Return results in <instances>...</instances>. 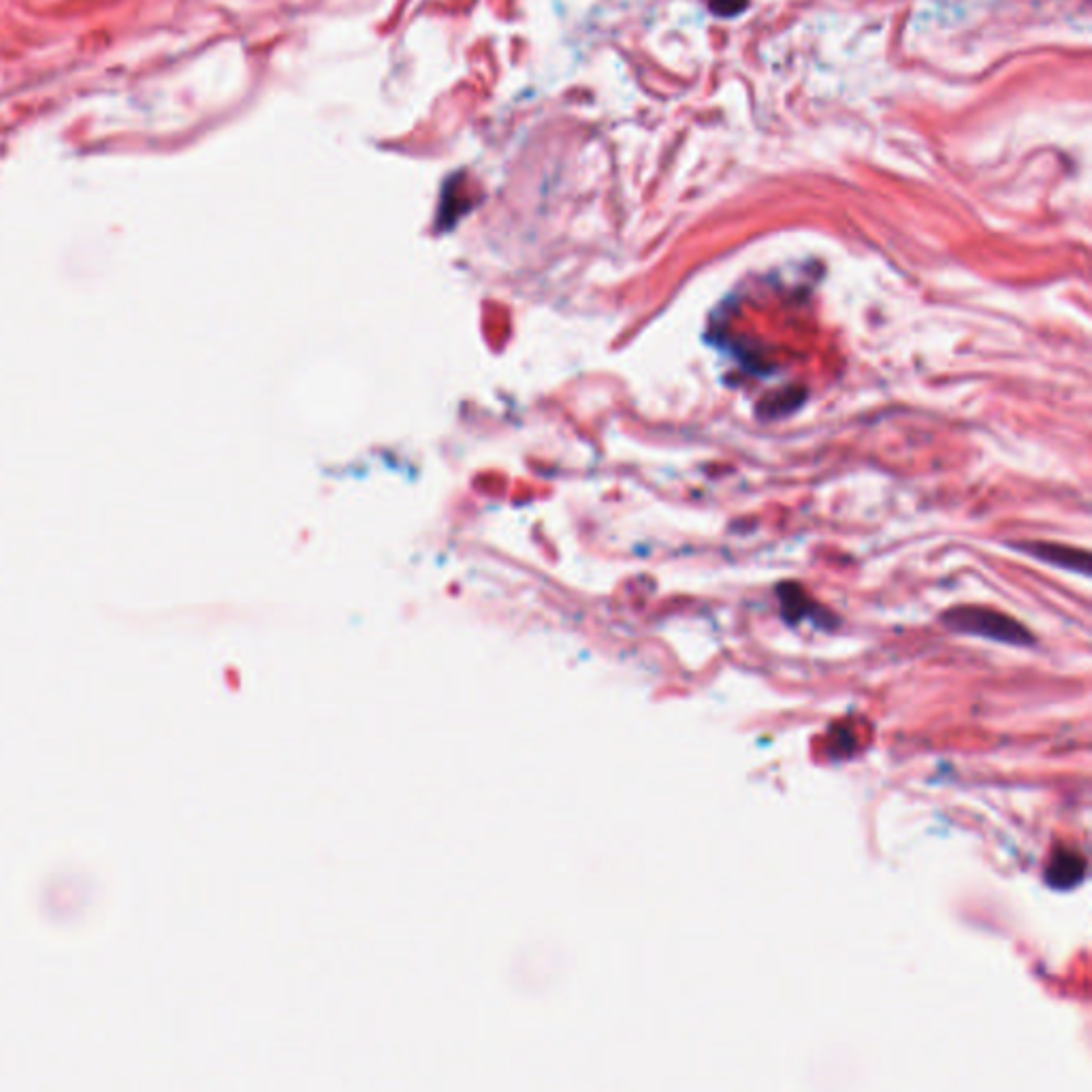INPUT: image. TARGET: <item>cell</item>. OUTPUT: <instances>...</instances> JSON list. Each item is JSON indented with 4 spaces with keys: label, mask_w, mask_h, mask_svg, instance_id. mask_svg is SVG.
Wrapping results in <instances>:
<instances>
[{
    "label": "cell",
    "mask_w": 1092,
    "mask_h": 1092,
    "mask_svg": "<svg viewBox=\"0 0 1092 1092\" xmlns=\"http://www.w3.org/2000/svg\"><path fill=\"white\" fill-rule=\"evenodd\" d=\"M1086 875V860L1078 852H1056L1047 867L1045 879L1056 890H1069L1078 886Z\"/></svg>",
    "instance_id": "cell-4"
},
{
    "label": "cell",
    "mask_w": 1092,
    "mask_h": 1092,
    "mask_svg": "<svg viewBox=\"0 0 1092 1092\" xmlns=\"http://www.w3.org/2000/svg\"><path fill=\"white\" fill-rule=\"evenodd\" d=\"M1016 548H1020L1022 553L1039 559V562L1063 567V570L1078 572V574H1084V576H1088V572H1090L1088 550L1073 548V546L1059 545V543H1020V545H1016Z\"/></svg>",
    "instance_id": "cell-3"
},
{
    "label": "cell",
    "mask_w": 1092,
    "mask_h": 1092,
    "mask_svg": "<svg viewBox=\"0 0 1092 1092\" xmlns=\"http://www.w3.org/2000/svg\"><path fill=\"white\" fill-rule=\"evenodd\" d=\"M745 7H747V0H713V3H711L713 11L718 13V15H723V17L737 15V13H740Z\"/></svg>",
    "instance_id": "cell-5"
},
{
    "label": "cell",
    "mask_w": 1092,
    "mask_h": 1092,
    "mask_svg": "<svg viewBox=\"0 0 1092 1092\" xmlns=\"http://www.w3.org/2000/svg\"><path fill=\"white\" fill-rule=\"evenodd\" d=\"M941 622L951 632L967 634V636H980L986 641L1011 644V646H1026L1033 644L1035 638L1025 625L1016 619L999 613L994 608L984 606H954L948 613H943Z\"/></svg>",
    "instance_id": "cell-1"
},
{
    "label": "cell",
    "mask_w": 1092,
    "mask_h": 1092,
    "mask_svg": "<svg viewBox=\"0 0 1092 1092\" xmlns=\"http://www.w3.org/2000/svg\"><path fill=\"white\" fill-rule=\"evenodd\" d=\"M776 596L781 602V613L788 623L798 622H814L817 627H834L836 619L826 608H821L817 602L809 598V593L796 583H783L776 589Z\"/></svg>",
    "instance_id": "cell-2"
}]
</instances>
